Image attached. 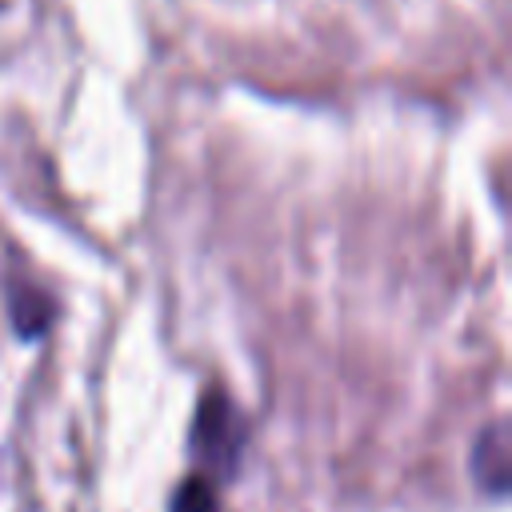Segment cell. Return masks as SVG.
<instances>
[{
    "mask_svg": "<svg viewBox=\"0 0 512 512\" xmlns=\"http://www.w3.org/2000/svg\"><path fill=\"white\" fill-rule=\"evenodd\" d=\"M48 316H52V308H48L44 296H36V292H16V324H20L24 336H36V332L48 324Z\"/></svg>",
    "mask_w": 512,
    "mask_h": 512,
    "instance_id": "277c9868",
    "label": "cell"
},
{
    "mask_svg": "<svg viewBox=\"0 0 512 512\" xmlns=\"http://www.w3.org/2000/svg\"><path fill=\"white\" fill-rule=\"evenodd\" d=\"M476 476L488 492H504L508 484V452H504V432L488 428L476 444Z\"/></svg>",
    "mask_w": 512,
    "mask_h": 512,
    "instance_id": "7a4b0ae2",
    "label": "cell"
},
{
    "mask_svg": "<svg viewBox=\"0 0 512 512\" xmlns=\"http://www.w3.org/2000/svg\"><path fill=\"white\" fill-rule=\"evenodd\" d=\"M172 512H220L216 508V492L204 476H188L180 488H176V500H172Z\"/></svg>",
    "mask_w": 512,
    "mask_h": 512,
    "instance_id": "3957f363",
    "label": "cell"
},
{
    "mask_svg": "<svg viewBox=\"0 0 512 512\" xmlns=\"http://www.w3.org/2000/svg\"><path fill=\"white\" fill-rule=\"evenodd\" d=\"M240 420L228 404V396H204L200 412H196V432H192V448L200 456V464H208L212 472H228L236 464L240 452Z\"/></svg>",
    "mask_w": 512,
    "mask_h": 512,
    "instance_id": "6da1fadb",
    "label": "cell"
}]
</instances>
